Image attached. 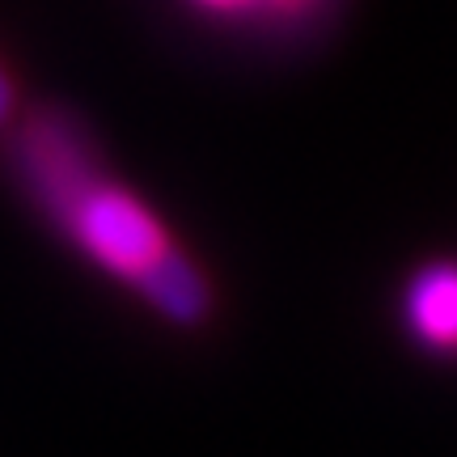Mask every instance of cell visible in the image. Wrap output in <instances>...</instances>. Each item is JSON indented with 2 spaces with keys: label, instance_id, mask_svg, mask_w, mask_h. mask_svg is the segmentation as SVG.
I'll list each match as a JSON object with an SVG mask.
<instances>
[{
  "label": "cell",
  "instance_id": "6da1fadb",
  "mask_svg": "<svg viewBox=\"0 0 457 457\" xmlns=\"http://www.w3.org/2000/svg\"><path fill=\"white\" fill-rule=\"evenodd\" d=\"M21 170L60 228L111 276L131 284L165 322L195 327L212 313V288L170 242L162 220L114 187L64 114H38L21 136Z\"/></svg>",
  "mask_w": 457,
  "mask_h": 457
},
{
  "label": "cell",
  "instance_id": "7a4b0ae2",
  "mask_svg": "<svg viewBox=\"0 0 457 457\" xmlns=\"http://www.w3.org/2000/svg\"><path fill=\"white\" fill-rule=\"evenodd\" d=\"M411 335L436 352H457V262H432L407 288Z\"/></svg>",
  "mask_w": 457,
  "mask_h": 457
},
{
  "label": "cell",
  "instance_id": "3957f363",
  "mask_svg": "<svg viewBox=\"0 0 457 457\" xmlns=\"http://www.w3.org/2000/svg\"><path fill=\"white\" fill-rule=\"evenodd\" d=\"M204 9H216V13H237V9H259L262 0H195Z\"/></svg>",
  "mask_w": 457,
  "mask_h": 457
},
{
  "label": "cell",
  "instance_id": "277c9868",
  "mask_svg": "<svg viewBox=\"0 0 457 457\" xmlns=\"http://www.w3.org/2000/svg\"><path fill=\"white\" fill-rule=\"evenodd\" d=\"M13 114V85H9V77H4V68H0V123Z\"/></svg>",
  "mask_w": 457,
  "mask_h": 457
}]
</instances>
